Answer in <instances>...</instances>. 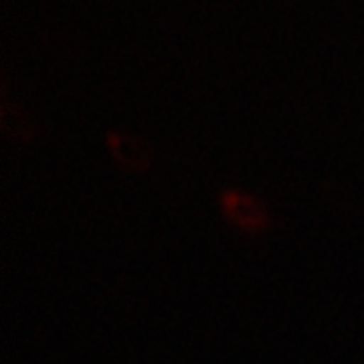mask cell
Returning <instances> with one entry per match:
<instances>
[{"label": "cell", "instance_id": "obj_1", "mask_svg": "<svg viewBox=\"0 0 364 364\" xmlns=\"http://www.w3.org/2000/svg\"><path fill=\"white\" fill-rule=\"evenodd\" d=\"M223 215L233 223L235 227L257 233L272 227V215L269 208L249 193L237 191V188H225L219 196Z\"/></svg>", "mask_w": 364, "mask_h": 364}, {"label": "cell", "instance_id": "obj_2", "mask_svg": "<svg viewBox=\"0 0 364 364\" xmlns=\"http://www.w3.org/2000/svg\"><path fill=\"white\" fill-rule=\"evenodd\" d=\"M105 144L112 156L117 160V164H122L124 168L132 172H146L152 166V160H154L152 148L138 136H132L126 132H107Z\"/></svg>", "mask_w": 364, "mask_h": 364}]
</instances>
